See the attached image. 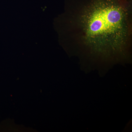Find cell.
<instances>
[{"label":"cell","instance_id":"6da1fadb","mask_svg":"<svg viewBox=\"0 0 132 132\" xmlns=\"http://www.w3.org/2000/svg\"><path fill=\"white\" fill-rule=\"evenodd\" d=\"M131 12L129 0H74L70 20L74 49L101 56L127 52L132 42Z\"/></svg>","mask_w":132,"mask_h":132}]
</instances>
